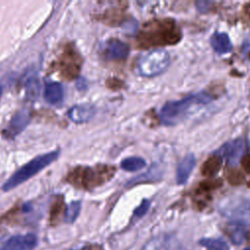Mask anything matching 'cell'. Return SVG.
Segmentation results:
<instances>
[{
	"label": "cell",
	"mask_w": 250,
	"mask_h": 250,
	"mask_svg": "<svg viewBox=\"0 0 250 250\" xmlns=\"http://www.w3.org/2000/svg\"><path fill=\"white\" fill-rule=\"evenodd\" d=\"M182 38V32L172 19L154 20L146 22L137 37L141 48L174 45Z\"/></svg>",
	"instance_id": "obj_1"
},
{
	"label": "cell",
	"mask_w": 250,
	"mask_h": 250,
	"mask_svg": "<svg viewBox=\"0 0 250 250\" xmlns=\"http://www.w3.org/2000/svg\"><path fill=\"white\" fill-rule=\"evenodd\" d=\"M214 97L207 92H198L188 95L182 100L167 102L159 111L160 121L166 126H173L182 122L197 106L207 104Z\"/></svg>",
	"instance_id": "obj_2"
},
{
	"label": "cell",
	"mask_w": 250,
	"mask_h": 250,
	"mask_svg": "<svg viewBox=\"0 0 250 250\" xmlns=\"http://www.w3.org/2000/svg\"><path fill=\"white\" fill-rule=\"evenodd\" d=\"M61 150H53L50 152H46L44 154L37 155L30 161H28L26 164L21 166L19 170H17L2 186V189L4 191H10L20 186L21 184L26 182L39 172H41L43 169L51 165L52 162H54L58 157L60 156Z\"/></svg>",
	"instance_id": "obj_3"
},
{
	"label": "cell",
	"mask_w": 250,
	"mask_h": 250,
	"mask_svg": "<svg viewBox=\"0 0 250 250\" xmlns=\"http://www.w3.org/2000/svg\"><path fill=\"white\" fill-rule=\"evenodd\" d=\"M170 54L165 49H153L142 54L136 62V71L143 77H154L164 72L170 65Z\"/></svg>",
	"instance_id": "obj_4"
},
{
	"label": "cell",
	"mask_w": 250,
	"mask_h": 250,
	"mask_svg": "<svg viewBox=\"0 0 250 250\" xmlns=\"http://www.w3.org/2000/svg\"><path fill=\"white\" fill-rule=\"evenodd\" d=\"M220 213L231 223L250 225V199L241 196H230L219 204Z\"/></svg>",
	"instance_id": "obj_5"
},
{
	"label": "cell",
	"mask_w": 250,
	"mask_h": 250,
	"mask_svg": "<svg viewBox=\"0 0 250 250\" xmlns=\"http://www.w3.org/2000/svg\"><path fill=\"white\" fill-rule=\"evenodd\" d=\"M115 168L112 166H98L95 168L91 167H80L76 169L77 174L80 176V184L84 186H97L104 184L109 180L114 174Z\"/></svg>",
	"instance_id": "obj_6"
},
{
	"label": "cell",
	"mask_w": 250,
	"mask_h": 250,
	"mask_svg": "<svg viewBox=\"0 0 250 250\" xmlns=\"http://www.w3.org/2000/svg\"><path fill=\"white\" fill-rule=\"evenodd\" d=\"M245 152V142L243 139H235L223 145L216 152L215 155L225 160L229 165L235 166L241 160Z\"/></svg>",
	"instance_id": "obj_7"
},
{
	"label": "cell",
	"mask_w": 250,
	"mask_h": 250,
	"mask_svg": "<svg viewBox=\"0 0 250 250\" xmlns=\"http://www.w3.org/2000/svg\"><path fill=\"white\" fill-rule=\"evenodd\" d=\"M103 56L109 61L125 60L130 52L129 45L119 39H108L103 46Z\"/></svg>",
	"instance_id": "obj_8"
},
{
	"label": "cell",
	"mask_w": 250,
	"mask_h": 250,
	"mask_svg": "<svg viewBox=\"0 0 250 250\" xmlns=\"http://www.w3.org/2000/svg\"><path fill=\"white\" fill-rule=\"evenodd\" d=\"M36 244L37 237L34 234H18L9 238L0 250H32Z\"/></svg>",
	"instance_id": "obj_9"
},
{
	"label": "cell",
	"mask_w": 250,
	"mask_h": 250,
	"mask_svg": "<svg viewBox=\"0 0 250 250\" xmlns=\"http://www.w3.org/2000/svg\"><path fill=\"white\" fill-rule=\"evenodd\" d=\"M96 113V107L91 104H75L69 108L67 115L68 118L77 124L88 122Z\"/></svg>",
	"instance_id": "obj_10"
},
{
	"label": "cell",
	"mask_w": 250,
	"mask_h": 250,
	"mask_svg": "<svg viewBox=\"0 0 250 250\" xmlns=\"http://www.w3.org/2000/svg\"><path fill=\"white\" fill-rule=\"evenodd\" d=\"M30 118V111L28 109L23 108L19 110L11 119L10 124L6 130V134L8 135V137L14 138L21 131H23L28 125Z\"/></svg>",
	"instance_id": "obj_11"
},
{
	"label": "cell",
	"mask_w": 250,
	"mask_h": 250,
	"mask_svg": "<svg viewBox=\"0 0 250 250\" xmlns=\"http://www.w3.org/2000/svg\"><path fill=\"white\" fill-rule=\"evenodd\" d=\"M196 163L195 156L193 154H188L178 165L176 182L178 185H184L187 183L191 171Z\"/></svg>",
	"instance_id": "obj_12"
},
{
	"label": "cell",
	"mask_w": 250,
	"mask_h": 250,
	"mask_svg": "<svg viewBox=\"0 0 250 250\" xmlns=\"http://www.w3.org/2000/svg\"><path fill=\"white\" fill-rule=\"evenodd\" d=\"M212 49L218 54H227L231 51L232 45L227 33L215 32L210 38Z\"/></svg>",
	"instance_id": "obj_13"
},
{
	"label": "cell",
	"mask_w": 250,
	"mask_h": 250,
	"mask_svg": "<svg viewBox=\"0 0 250 250\" xmlns=\"http://www.w3.org/2000/svg\"><path fill=\"white\" fill-rule=\"evenodd\" d=\"M44 99L50 104H58L63 100V88L59 82H49L44 89Z\"/></svg>",
	"instance_id": "obj_14"
},
{
	"label": "cell",
	"mask_w": 250,
	"mask_h": 250,
	"mask_svg": "<svg viewBox=\"0 0 250 250\" xmlns=\"http://www.w3.org/2000/svg\"><path fill=\"white\" fill-rule=\"evenodd\" d=\"M229 235L231 241L235 244H240L244 242L247 238V225L238 224V223H231L229 227Z\"/></svg>",
	"instance_id": "obj_15"
},
{
	"label": "cell",
	"mask_w": 250,
	"mask_h": 250,
	"mask_svg": "<svg viewBox=\"0 0 250 250\" xmlns=\"http://www.w3.org/2000/svg\"><path fill=\"white\" fill-rule=\"evenodd\" d=\"M222 162H223V160L219 156H217V155L211 156L203 163V165L201 167L202 175H204L206 177L215 176L220 171V169L222 167Z\"/></svg>",
	"instance_id": "obj_16"
},
{
	"label": "cell",
	"mask_w": 250,
	"mask_h": 250,
	"mask_svg": "<svg viewBox=\"0 0 250 250\" xmlns=\"http://www.w3.org/2000/svg\"><path fill=\"white\" fill-rule=\"evenodd\" d=\"M146 166V160L142 157L138 156H133V157H128L125 158L121 161L120 167L129 172H135L143 169Z\"/></svg>",
	"instance_id": "obj_17"
},
{
	"label": "cell",
	"mask_w": 250,
	"mask_h": 250,
	"mask_svg": "<svg viewBox=\"0 0 250 250\" xmlns=\"http://www.w3.org/2000/svg\"><path fill=\"white\" fill-rule=\"evenodd\" d=\"M161 178V173L160 170L157 169L156 167H151L147 172L145 174H142L136 178H133L130 182L127 183V186H133L142 182H146V181H154V180H159Z\"/></svg>",
	"instance_id": "obj_18"
},
{
	"label": "cell",
	"mask_w": 250,
	"mask_h": 250,
	"mask_svg": "<svg viewBox=\"0 0 250 250\" xmlns=\"http://www.w3.org/2000/svg\"><path fill=\"white\" fill-rule=\"evenodd\" d=\"M199 243L207 250H229V244L220 238H202Z\"/></svg>",
	"instance_id": "obj_19"
},
{
	"label": "cell",
	"mask_w": 250,
	"mask_h": 250,
	"mask_svg": "<svg viewBox=\"0 0 250 250\" xmlns=\"http://www.w3.org/2000/svg\"><path fill=\"white\" fill-rule=\"evenodd\" d=\"M81 210V202L80 201H72L68 204L64 212V221L66 223H73L78 217Z\"/></svg>",
	"instance_id": "obj_20"
},
{
	"label": "cell",
	"mask_w": 250,
	"mask_h": 250,
	"mask_svg": "<svg viewBox=\"0 0 250 250\" xmlns=\"http://www.w3.org/2000/svg\"><path fill=\"white\" fill-rule=\"evenodd\" d=\"M39 82L37 78L30 77L25 83V94L26 98L29 100H36L39 94Z\"/></svg>",
	"instance_id": "obj_21"
},
{
	"label": "cell",
	"mask_w": 250,
	"mask_h": 250,
	"mask_svg": "<svg viewBox=\"0 0 250 250\" xmlns=\"http://www.w3.org/2000/svg\"><path fill=\"white\" fill-rule=\"evenodd\" d=\"M165 240L162 237H155L147 241L142 250H163Z\"/></svg>",
	"instance_id": "obj_22"
},
{
	"label": "cell",
	"mask_w": 250,
	"mask_h": 250,
	"mask_svg": "<svg viewBox=\"0 0 250 250\" xmlns=\"http://www.w3.org/2000/svg\"><path fill=\"white\" fill-rule=\"evenodd\" d=\"M149 205H150V203H149L148 200H146V199L143 200V202L135 209L134 215L137 216V217H142V216H144V215L147 212V210H148V208H149Z\"/></svg>",
	"instance_id": "obj_23"
},
{
	"label": "cell",
	"mask_w": 250,
	"mask_h": 250,
	"mask_svg": "<svg viewBox=\"0 0 250 250\" xmlns=\"http://www.w3.org/2000/svg\"><path fill=\"white\" fill-rule=\"evenodd\" d=\"M212 4H213V2H211V1L199 0V1L195 2V7L199 13H206L207 11H209Z\"/></svg>",
	"instance_id": "obj_24"
},
{
	"label": "cell",
	"mask_w": 250,
	"mask_h": 250,
	"mask_svg": "<svg viewBox=\"0 0 250 250\" xmlns=\"http://www.w3.org/2000/svg\"><path fill=\"white\" fill-rule=\"evenodd\" d=\"M242 167L243 169L247 172V173H250V155L248 156H244L242 158Z\"/></svg>",
	"instance_id": "obj_25"
},
{
	"label": "cell",
	"mask_w": 250,
	"mask_h": 250,
	"mask_svg": "<svg viewBox=\"0 0 250 250\" xmlns=\"http://www.w3.org/2000/svg\"><path fill=\"white\" fill-rule=\"evenodd\" d=\"M243 55L246 59L250 60V39H248L243 46Z\"/></svg>",
	"instance_id": "obj_26"
},
{
	"label": "cell",
	"mask_w": 250,
	"mask_h": 250,
	"mask_svg": "<svg viewBox=\"0 0 250 250\" xmlns=\"http://www.w3.org/2000/svg\"><path fill=\"white\" fill-rule=\"evenodd\" d=\"M244 12H245V14H246L247 17H250V3H248V4L245 5V7H244Z\"/></svg>",
	"instance_id": "obj_27"
},
{
	"label": "cell",
	"mask_w": 250,
	"mask_h": 250,
	"mask_svg": "<svg viewBox=\"0 0 250 250\" xmlns=\"http://www.w3.org/2000/svg\"><path fill=\"white\" fill-rule=\"evenodd\" d=\"M76 250H89L88 247H82V248H79V249H76Z\"/></svg>",
	"instance_id": "obj_28"
},
{
	"label": "cell",
	"mask_w": 250,
	"mask_h": 250,
	"mask_svg": "<svg viewBox=\"0 0 250 250\" xmlns=\"http://www.w3.org/2000/svg\"><path fill=\"white\" fill-rule=\"evenodd\" d=\"M2 93H3V88H2V86H0V98L2 96Z\"/></svg>",
	"instance_id": "obj_29"
},
{
	"label": "cell",
	"mask_w": 250,
	"mask_h": 250,
	"mask_svg": "<svg viewBox=\"0 0 250 250\" xmlns=\"http://www.w3.org/2000/svg\"><path fill=\"white\" fill-rule=\"evenodd\" d=\"M244 250H250V246H248V247H247V248H245Z\"/></svg>",
	"instance_id": "obj_30"
}]
</instances>
